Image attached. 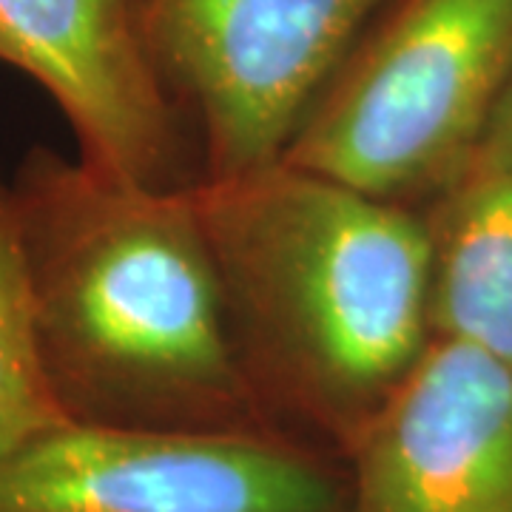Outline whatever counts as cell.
Instances as JSON below:
<instances>
[{"instance_id":"cell-1","label":"cell","mask_w":512,"mask_h":512,"mask_svg":"<svg viewBox=\"0 0 512 512\" xmlns=\"http://www.w3.org/2000/svg\"><path fill=\"white\" fill-rule=\"evenodd\" d=\"M194 183H131L49 148L29 151L9 183L43 362L72 421L276 430Z\"/></svg>"},{"instance_id":"cell-6","label":"cell","mask_w":512,"mask_h":512,"mask_svg":"<svg viewBox=\"0 0 512 512\" xmlns=\"http://www.w3.org/2000/svg\"><path fill=\"white\" fill-rule=\"evenodd\" d=\"M0 63L52 97L77 160L146 185H188L180 106L148 40L146 0H0Z\"/></svg>"},{"instance_id":"cell-7","label":"cell","mask_w":512,"mask_h":512,"mask_svg":"<svg viewBox=\"0 0 512 512\" xmlns=\"http://www.w3.org/2000/svg\"><path fill=\"white\" fill-rule=\"evenodd\" d=\"M342 456L350 512H512V367L433 336Z\"/></svg>"},{"instance_id":"cell-2","label":"cell","mask_w":512,"mask_h":512,"mask_svg":"<svg viewBox=\"0 0 512 512\" xmlns=\"http://www.w3.org/2000/svg\"><path fill=\"white\" fill-rule=\"evenodd\" d=\"M194 200L268 413L345 450L433 339L421 208L288 160L200 177Z\"/></svg>"},{"instance_id":"cell-8","label":"cell","mask_w":512,"mask_h":512,"mask_svg":"<svg viewBox=\"0 0 512 512\" xmlns=\"http://www.w3.org/2000/svg\"><path fill=\"white\" fill-rule=\"evenodd\" d=\"M421 214L433 336L512 367V154L481 143Z\"/></svg>"},{"instance_id":"cell-9","label":"cell","mask_w":512,"mask_h":512,"mask_svg":"<svg viewBox=\"0 0 512 512\" xmlns=\"http://www.w3.org/2000/svg\"><path fill=\"white\" fill-rule=\"evenodd\" d=\"M69 421L43 362L18 214L0 180V458Z\"/></svg>"},{"instance_id":"cell-4","label":"cell","mask_w":512,"mask_h":512,"mask_svg":"<svg viewBox=\"0 0 512 512\" xmlns=\"http://www.w3.org/2000/svg\"><path fill=\"white\" fill-rule=\"evenodd\" d=\"M0 512H350V484L279 430L69 421L0 458Z\"/></svg>"},{"instance_id":"cell-3","label":"cell","mask_w":512,"mask_h":512,"mask_svg":"<svg viewBox=\"0 0 512 512\" xmlns=\"http://www.w3.org/2000/svg\"><path fill=\"white\" fill-rule=\"evenodd\" d=\"M512 83V0H390L282 160L419 208L476 154Z\"/></svg>"},{"instance_id":"cell-10","label":"cell","mask_w":512,"mask_h":512,"mask_svg":"<svg viewBox=\"0 0 512 512\" xmlns=\"http://www.w3.org/2000/svg\"><path fill=\"white\" fill-rule=\"evenodd\" d=\"M481 143H487V146L501 148V151L512 154V83H510V89H507V94H504V100H501L498 111H495L487 137H484Z\"/></svg>"},{"instance_id":"cell-5","label":"cell","mask_w":512,"mask_h":512,"mask_svg":"<svg viewBox=\"0 0 512 512\" xmlns=\"http://www.w3.org/2000/svg\"><path fill=\"white\" fill-rule=\"evenodd\" d=\"M387 3L146 0L148 40L165 86L200 123V177H234L282 160Z\"/></svg>"}]
</instances>
